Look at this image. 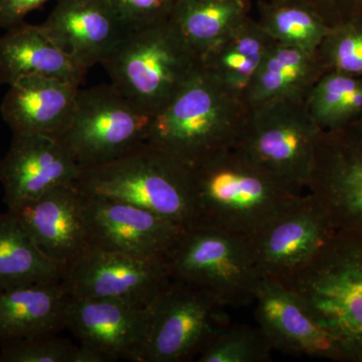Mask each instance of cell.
Wrapping results in <instances>:
<instances>
[{
  "label": "cell",
  "instance_id": "d4e9b609",
  "mask_svg": "<svg viewBox=\"0 0 362 362\" xmlns=\"http://www.w3.org/2000/svg\"><path fill=\"white\" fill-rule=\"evenodd\" d=\"M65 270L35 244L16 214L0 213V290L62 281Z\"/></svg>",
  "mask_w": 362,
  "mask_h": 362
},
{
  "label": "cell",
  "instance_id": "2e32d148",
  "mask_svg": "<svg viewBox=\"0 0 362 362\" xmlns=\"http://www.w3.org/2000/svg\"><path fill=\"white\" fill-rule=\"evenodd\" d=\"M254 302L258 327L273 349L343 361L337 341L284 283L262 278Z\"/></svg>",
  "mask_w": 362,
  "mask_h": 362
},
{
  "label": "cell",
  "instance_id": "1f68e13d",
  "mask_svg": "<svg viewBox=\"0 0 362 362\" xmlns=\"http://www.w3.org/2000/svg\"><path fill=\"white\" fill-rule=\"evenodd\" d=\"M310 7L329 28L362 16V0H296Z\"/></svg>",
  "mask_w": 362,
  "mask_h": 362
},
{
  "label": "cell",
  "instance_id": "484cf974",
  "mask_svg": "<svg viewBox=\"0 0 362 362\" xmlns=\"http://www.w3.org/2000/svg\"><path fill=\"white\" fill-rule=\"evenodd\" d=\"M258 23L277 44L314 52L329 26L310 7L296 0H261Z\"/></svg>",
  "mask_w": 362,
  "mask_h": 362
},
{
  "label": "cell",
  "instance_id": "cb8c5ba5",
  "mask_svg": "<svg viewBox=\"0 0 362 362\" xmlns=\"http://www.w3.org/2000/svg\"><path fill=\"white\" fill-rule=\"evenodd\" d=\"M251 16V0H175L170 21L199 59Z\"/></svg>",
  "mask_w": 362,
  "mask_h": 362
},
{
  "label": "cell",
  "instance_id": "9a60e30c",
  "mask_svg": "<svg viewBox=\"0 0 362 362\" xmlns=\"http://www.w3.org/2000/svg\"><path fill=\"white\" fill-rule=\"evenodd\" d=\"M81 168L59 139L13 135L0 160V183L7 209H13L61 185L77 181Z\"/></svg>",
  "mask_w": 362,
  "mask_h": 362
},
{
  "label": "cell",
  "instance_id": "5b68a950",
  "mask_svg": "<svg viewBox=\"0 0 362 362\" xmlns=\"http://www.w3.org/2000/svg\"><path fill=\"white\" fill-rule=\"evenodd\" d=\"M102 65L116 89L154 116L202 64L169 18L131 30Z\"/></svg>",
  "mask_w": 362,
  "mask_h": 362
},
{
  "label": "cell",
  "instance_id": "30bf717a",
  "mask_svg": "<svg viewBox=\"0 0 362 362\" xmlns=\"http://www.w3.org/2000/svg\"><path fill=\"white\" fill-rule=\"evenodd\" d=\"M337 232L320 204L303 194L247 238L261 277L283 281L306 265Z\"/></svg>",
  "mask_w": 362,
  "mask_h": 362
},
{
  "label": "cell",
  "instance_id": "52a82bcc",
  "mask_svg": "<svg viewBox=\"0 0 362 362\" xmlns=\"http://www.w3.org/2000/svg\"><path fill=\"white\" fill-rule=\"evenodd\" d=\"M321 128L306 100H280L250 109L237 147L281 181L303 192Z\"/></svg>",
  "mask_w": 362,
  "mask_h": 362
},
{
  "label": "cell",
  "instance_id": "44dd1931",
  "mask_svg": "<svg viewBox=\"0 0 362 362\" xmlns=\"http://www.w3.org/2000/svg\"><path fill=\"white\" fill-rule=\"evenodd\" d=\"M70 295L62 281L33 283L0 290V344L66 329Z\"/></svg>",
  "mask_w": 362,
  "mask_h": 362
},
{
  "label": "cell",
  "instance_id": "d6986e66",
  "mask_svg": "<svg viewBox=\"0 0 362 362\" xmlns=\"http://www.w3.org/2000/svg\"><path fill=\"white\" fill-rule=\"evenodd\" d=\"M81 86L47 77H28L8 86L0 114L13 135L59 139L75 110Z\"/></svg>",
  "mask_w": 362,
  "mask_h": 362
},
{
  "label": "cell",
  "instance_id": "ffe728a7",
  "mask_svg": "<svg viewBox=\"0 0 362 362\" xmlns=\"http://www.w3.org/2000/svg\"><path fill=\"white\" fill-rule=\"evenodd\" d=\"M87 71L40 25L23 21L0 37V86L28 77L59 78L81 86Z\"/></svg>",
  "mask_w": 362,
  "mask_h": 362
},
{
  "label": "cell",
  "instance_id": "4dcf8cb0",
  "mask_svg": "<svg viewBox=\"0 0 362 362\" xmlns=\"http://www.w3.org/2000/svg\"><path fill=\"white\" fill-rule=\"evenodd\" d=\"M130 30L168 21L175 0H108Z\"/></svg>",
  "mask_w": 362,
  "mask_h": 362
},
{
  "label": "cell",
  "instance_id": "d6a6232c",
  "mask_svg": "<svg viewBox=\"0 0 362 362\" xmlns=\"http://www.w3.org/2000/svg\"><path fill=\"white\" fill-rule=\"evenodd\" d=\"M47 0H0V28L8 30L25 21V16Z\"/></svg>",
  "mask_w": 362,
  "mask_h": 362
},
{
  "label": "cell",
  "instance_id": "7402d4cb",
  "mask_svg": "<svg viewBox=\"0 0 362 362\" xmlns=\"http://www.w3.org/2000/svg\"><path fill=\"white\" fill-rule=\"evenodd\" d=\"M326 71L314 52L275 42L264 57L245 93L249 107L280 101L306 100Z\"/></svg>",
  "mask_w": 362,
  "mask_h": 362
},
{
  "label": "cell",
  "instance_id": "4fadbf2b",
  "mask_svg": "<svg viewBox=\"0 0 362 362\" xmlns=\"http://www.w3.org/2000/svg\"><path fill=\"white\" fill-rule=\"evenodd\" d=\"M83 195L90 246L166 261L185 230V226L127 202Z\"/></svg>",
  "mask_w": 362,
  "mask_h": 362
},
{
  "label": "cell",
  "instance_id": "5bb4252c",
  "mask_svg": "<svg viewBox=\"0 0 362 362\" xmlns=\"http://www.w3.org/2000/svg\"><path fill=\"white\" fill-rule=\"evenodd\" d=\"M150 323V306L140 307L114 299H69L66 329L89 345L107 361L143 362Z\"/></svg>",
  "mask_w": 362,
  "mask_h": 362
},
{
  "label": "cell",
  "instance_id": "7a4b0ae2",
  "mask_svg": "<svg viewBox=\"0 0 362 362\" xmlns=\"http://www.w3.org/2000/svg\"><path fill=\"white\" fill-rule=\"evenodd\" d=\"M189 173L197 223L247 237L304 194L235 147L202 162Z\"/></svg>",
  "mask_w": 362,
  "mask_h": 362
},
{
  "label": "cell",
  "instance_id": "4316f807",
  "mask_svg": "<svg viewBox=\"0 0 362 362\" xmlns=\"http://www.w3.org/2000/svg\"><path fill=\"white\" fill-rule=\"evenodd\" d=\"M309 113L321 130H333L362 119V78L327 71L306 98Z\"/></svg>",
  "mask_w": 362,
  "mask_h": 362
},
{
  "label": "cell",
  "instance_id": "6da1fadb",
  "mask_svg": "<svg viewBox=\"0 0 362 362\" xmlns=\"http://www.w3.org/2000/svg\"><path fill=\"white\" fill-rule=\"evenodd\" d=\"M242 96L204 69L152 117L146 142L187 169L237 147L249 115Z\"/></svg>",
  "mask_w": 362,
  "mask_h": 362
},
{
  "label": "cell",
  "instance_id": "9c48e42d",
  "mask_svg": "<svg viewBox=\"0 0 362 362\" xmlns=\"http://www.w3.org/2000/svg\"><path fill=\"white\" fill-rule=\"evenodd\" d=\"M226 307L204 289L171 278L150 306L143 362L194 361L214 335L230 324Z\"/></svg>",
  "mask_w": 362,
  "mask_h": 362
},
{
  "label": "cell",
  "instance_id": "7c38bea8",
  "mask_svg": "<svg viewBox=\"0 0 362 362\" xmlns=\"http://www.w3.org/2000/svg\"><path fill=\"white\" fill-rule=\"evenodd\" d=\"M170 281L166 261L89 246L66 268L62 283L71 297L149 307Z\"/></svg>",
  "mask_w": 362,
  "mask_h": 362
},
{
  "label": "cell",
  "instance_id": "836d02e7",
  "mask_svg": "<svg viewBox=\"0 0 362 362\" xmlns=\"http://www.w3.org/2000/svg\"><path fill=\"white\" fill-rule=\"evenodd\" d=\"M75 362H108L103 354H100L96 349L89 345L82 344L78 346Z\"/></svg>",
  "mask_w": 362,
  "mask_h": 362
},
{
  "label": "cell",
  "instance_id": "603a6c76",
  "mask_svg": "<svg viewBox=\"0 0 362 362\" xmlns=\"http://www.w3.org/2000/svg\"><path fill=\"white\" fill-rule=\"evenodd\" d=\"M274 44L258 21L249 16L202 57V68L244 99L250 83Z\"/></svg>",
  "mask_w": 362,
  "mask_h": 362
},
{
  "label": "cell",
  "instance_id": "f1b7e54d",
  "mask_svg": "<svg viewBox=\"0 0 362 362\" xmlns=\"http://www.w3.org/2000/svg\"><path fill=\"white\" fill-rule=\"evenodd\" d=\"M317 54L326 73L362 78V16L331 26Z\"/></svg>",
  "mask_w": 362,
  "mask_h": 362
},
{
  "label": "cell",
  "instance_id": "83f0119b",
  "mask_svg": "<svg viewBox=\"0 0 362 362\" xmlns=\"http://www.w3.org/2000/svg\"><path fill=\"white\" fill-rule=\"evenodd\" d=\"M273 349L259 327L226 325L209 340L195 361L199 362H266Z\"/></svg>",
  "mask_w": 362,
  "mask_h": 362
},
{
  "label": "cell",
  "instance_id": "277c9868",
  "mask_svg": "<svg viewBox=\"0 0 362 362\" xmlns=\"http://www.w3.org/2000/svg\"><path fill=\"white\" fill-rule=\"evenodd\" d=\"M84 194L127 202L185 228L197 223L189 169L146 141L106 163L81 169Z\"/></svg>",
  "mask_w": 362,
  "mask_h": 362
},
{
  "label": "cell",
  "instance_id": "ac0fdd59",
  "mask_svg": "<svg viewBox=\"0 0 362 362\" xmlns=\"http://www.w3.org/2000/svg\"><path fill=\"white\" fill-rule=\"evenodd\" d=\"M83 199L76 182L70 183L8 211L40 249L66 271L90 246Z\"/></svg>",
  "mask_w": 362,
  "mask_h": 362
},
{
  "label": "cell",
  "instance_id": "ba28073f",
  "mask_svg": "<svg viewBox=\"0 0 362 362\" xmlns=\"http://www.w3.org/2000/svg\"><path fill=\"white\" fill-rule=\"evenodd\" d=\"M152 115L113 85L78 90L62 137L81 169L106 163L146 141Z\"/></svg>",
  "mask_w": 362,
  "mask_h": 362
},
{
  "label": "cell",
  "instance_id": "8fae6325",
  "mask_svg": "<svg viewBox=\"0 0 362 362\" xmlns=\"http://www.w3.org/2000/svg\"><path fill=\"white\" fill-rule=\"evenodd\" d=\"M307 190L337 230L362 235V123L321 132Z\"/></svg>",
  "mask_w": 362,
  "mask_h": 362
},
{
  "label": "cell",
  "instance_id": "f546056e",
  "mask_svg": "<svg viewBox=\"0 0 362 362\" xmlns=\"http://www.w3.org/2000/svg\"><path fill=\"white\" fill-rule=\"evenodd\" d=\"M78 346L58 334L33 335L0 344V362H75Z\"/></svg>",
  "mask_w": 362,
  "mask_h": 362
},
{
  "label": "cell",
  "instance_id": "3957f363",
  "mask_svg": "<svg viewBox=\"0 0 362 362\" xmlns=\"http://www.w3.org/2000/svg\"><path fill=\"white\" fill-rule=\"evenodd\" d=\"M283 283L337 341L343 361L362 362V235L337 230Z\"/></svg>",
  "mask_w": 362,
  "mask_h": 362
},
{
  "label": "cell",
  "instance_id": "8992f818",
  "mask_svg": "<svg viewBox=\"0 0 362 362\" xmlns=\"http://www.w3.org/2000/svg\"><path fill=\"white\" fill-rule=\"evenodd\" d=\"M166 262L171 278L204 289L226 306L254 302L262 280L247 235L204 223L185 228Z\"/></svg>",
  "mask_w": 362,
  "mask_h": 362
},
{
  "label": "cell",
  "instance_id": "e0dca14e",
  "mask_svg": "<svg viewBox=\"0 0 362 362\" xmlns=\"http://www.w3.org/2000/svg\"><path fill=\"white\" fill-rule=\"evenodd\" d=\"M40 25L87 71L103 64L131 32L108 0H59Z\"/></svg>",
  "mask_w": 362,
  "mask_h": 362
},
{
  "label": "cell",
  "instance_id": "e575fe53",
  "mask_svg": "<svg viewBox=\"0 0 362 362\" xmlns=\"http://www.w3.org/2000/svg\"><path fill=\"white\" fill-rule=\"evenodd\" d=\"M358 122H361V123H362V119H361V121H358ZM356 123H357V122H356Z\"/></svg>",
  "mask_w": 362,
  "mask_h": 362
}]
</instances>
